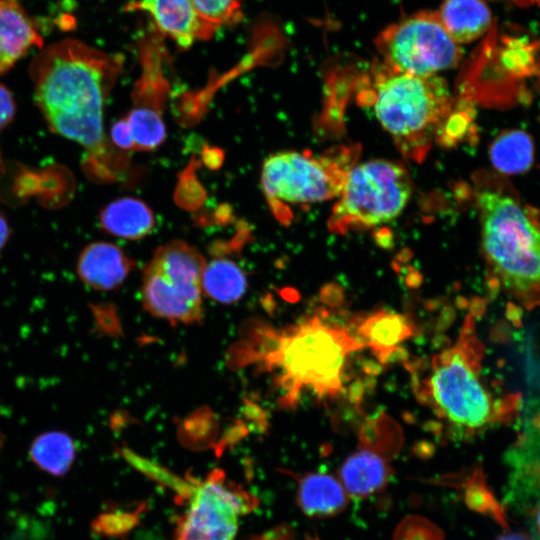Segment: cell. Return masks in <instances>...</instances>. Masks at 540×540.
<instances>
[{
  "label": "cell",
  "instance_id": "obj_1",
  "mask_svg": "<svg viewBox=\"0 0 540 540\" xmlns=\"http://www.w3.org/2000/svg\"><path fill=\"white\" fill-rule=\"evenodd\" d=\"M121 66L119 55L78 39H63L43 48L29 72L36 103L50 128L91 154H104V104Z\"/></svg>",
  "mask_w": 540,
  "mask_h": 540
},
{
  "label": "cell",
  "instance_id": "obj_2",
  "mask_svg": "<svg viewBox=\"0 0 540 540\" xmlns=\"http://www.w3.org/2000/svg\"><path fill=\"white\" fill-rule=\"evenodd\" d=\"M476 204L490 283L522 308L540 307V218L498 176L478 183Z\"/></svg>",
  "mask_w": 540,
  "mask_h": 540
},
{
  "label": "cell",
  "instance_id": "obj_3",
  "mask_svg": "<svg viewBox=\"0 0 540 540\" xmlns=\"http://www.w3.org/2000/svg\"><path fill=\"white\" fill-rule=\"evenodd\" d=\"M269 339L259 357L275 371L287 407L294 406L304 391L319 398L340 394L349 357L364 347L348 329L320 316L272 332Z\"/></svg>",
  "mask_w": 540,
  "mask_h": 540
},
{
  "label": "cell",
  "instance_id": "obj_4",
  "mask_svg": "<svg viewBox=\"0 0 540 540\" xmlns=\"http://www.w3.org/2000/svg\"><path fill=\"white\" fill-rule=\"evenodd\" d=\"M483 347L467 318L451 347L434 355L418 385V395L441 420L472 435L512 417L515 397L497 398L481 373Z\"/></svg>",
  "mask_w": 540,
  "mask_h": 540
},
{
  "label": "cell",
  "instance_id": "obj_5",
  "mask_svg": "<svg viewBox=\"0 0 540 540\" xmlns=\"http://www.w3.org/2000/svg\"><path fill=\"white\" fill-rule=\"evenodd\" d=\"M452 95L438 75L416 76L387 69L375 82L373 109L401 151L424 156L452 120Z\"/></svg>",
  "mask_w": 540,
  "mask_h": 540
},
{
  "label": "cell",
  "instance_id": "obj_6",
  "mask_svg": "<svg viewBox=\"0 0 540 540\" xmlns=\"http://www.w3.org/2000/svg\"><path fill=\"white\" fill-rule=\"evenodd\" d=\"M412 181L397 162L374 159L354 165L329 221L336 232L367 229L397 218L408 204Z\"/></svg>",
  "mask_w": 540,
  "mask_h": 540
},
{
  "label": "cell",
  "instance_id": "obj_7",
  "mask_svg": "<svg viewBox=\"0 0 540 540\" xmlns=\"http://www.w3.org/2000/svg\"><path fill=\"white\" fill-rule=\"evenodd\" d=\"M349 149L314 155L281 151L265 159L261 185L275 213L288 205H305L337 198L352 163Z\"/></svg>",
  "mask_w": 540,
  "mask_h": 540
},
{
  "label": "cell",
  "instance_id": "obj_8",
  "mask_svg": "<svg viewBox=\"0 0 540 540\" xmlns=\"http://www.w3.org/2000/svg\"><path fill=\"white\" fill-rule=\"evenodd\" d=\"M205 264L202 254L183 241L159 247L143 274L145 309L171 323L198 322L202 317Z\"/></svg>",
  "mask_w": 540,
  "mask_h": 540
},
{
  "label": "cell",
  "instance_id": "obj_9",
  "mask_svg": "<svg viewBox=\"0 0 540 540\" xmlns=\"http://www.w3.org/2000/svg\"><path fill=\"white\" fill-rule=\"evenodd\" d=\"M376 43L387 68L416 76L437 75L462 57L436 12H420L390 25Z\"/></svg>",
  "mask_w": 540,
  "mask_h": 540
},
{
  "label": "cell",
  "instance_id": "obj_10",
  "mask_svg": "<svg viewBox=\"0 0 540 540\" xmlns=\"http://www.w3.org/2000/svg\"><path fill=\"white\" fill-rule=\"evenodd\" d=\"M249 495L213 471L190 490L188 506L173 540H235L239 518L251 509Z\"/></svg>",
  "mask_w": 540,
  "mask_h": 540
},
{
  "label": "cell",
  "instance_id": "obj_11",
  "mask_svg": "<svg viewBox=\"0 0 540 540\" xmlns=\"http://www.w3.org/2000/svg\"><path fill=\"white\" fill-rule=\"evenodd\" d=\"M127 9L150 14L159 30L183 49L206 39L190 0H130Z\"/></svg>",
  "mask_w": 540,
  "mask_h": 540
},
{
  "label": "cell",
  "instance_id": "obj_12",
  "mask_svg": "<svg viewBox=\"0 0 540 540\" xmlns=\"http://www.w3.org/2000/svg\"><path fill=\"white\" fill-rule=\"evenodd\" d=\"M133 266L132 260L118 246L108 242L87 245L77 262L80 279L88 286L110 291L120 286Z\"/></svg>",
  "mask_w": 540,
  "mask_h": 540
},
{
  "label": "cell",
  "instance_id": "obj_13",
  "mask_svg": "<svg viewBox=\"0 0 540 540\" xmlns=\"http://www.w3.org/2000/svg\"><path fill=\"white\" fill-rule=\"evenodd\" d=\"M43 38L19 0H0V74L7 72Z\"/></svg>",
  "mask_w": 540,
  "mask_h": 540
},
{
  "label": "cell",
  "instance_id": "obj_14",
  "mask_svg": "<svg viewBox=\"0 0 540 540\" xmlns=\"http://www.w3.org/2000/svg\"><path fill=\"white\" fill-rule=\"evenodd\" d=\"M414 333V325L407 316L378 310L361 319L355 335L381 363H386Z\"/></svg>",
  "mask_w": 540,
  "mask_h": 540
},
{
  "label": "cell",
  "instance_id": "obj_15",
  "mask_svg": "<svg viewBox=\"0 0 540 540\" xmlns=\"http://www.w3.org/2000/svg\"><path fill=\"white\" fill-rule=\"evenodd\" d=\"M339 474L347 494L365 498L384 488L390 469L378 453L360 449L344 461Z\"/></svg>",
  "mask_w": 540,
  "mask_h": 540
},
{
  "label": "cell",
  "instance_id": "obj_16",
  "mask_svg": "<svg viewBox=\"0 0 540 540\" xmlns=\"http://www.w3.org/2000/svg\"><path fill=\"white\" fill-rule=\"evenodd\" d=\"M100 222L110 234L136 240L152 232L155 216L151 208L142 200L122 197L104 207L100 213Z\"/></svg>",
  "mask_w": 540,
  "mask_h": 540
},
{
  "label": "cell",
  "instance_id": "obj_17",
  "mask_svg": "<svg viewBox=\"0 0 540 540\" xmlns=\"http://www.w3.org/2000/svg\"><path fill=\"white\" fill-rule=\"evenodd\" d=\"M347 493L341 482L329 474L303 476L297 490V503L310 517L333 516L347 505Z\"/></svg>",
  "mask_w": 540,
  "mask_h": 540
},
{
  "label": "cell",
  "instance_id": "obj_18",
  "mask_svg": "<svg viewBox=\"0 0 540 540\" xmlns=\"http://www.w3.org/2000/svg\"><path fill=\"white\" fill-rule=\"evenodd\" d=\"M437 14L458 44L479 38L491 24V13L483 0H444Z\"/></svg>",
  "mask_w": 540,
  "mask_h": 540
},
{
  "label": "cell",
  "instance_id": "obj_19",
  "mask_svg": "<svg viewBox=\"0 0 540 540\" xmlns=\"http://www.w3.org/2000/svg\"><path fill=\"white\" fill-rule=\"evenodd\" d=\"M246 288L245 273L234 261L214 258L205 264L202 290L209 298L221 303H233L244 295Z\"/></svg>",
  "mask_w": 540,
  "mask_h": 540
},
{
  "label": "cell",
  "instance_id": "obj_20",
  "mask_svg": "<svg viewBox=\"0 0 540 540\" xmlns=\"http://www.w3.org/2000/svg\"><path fill=\"white\" fill-rule=\"evenodd\" d=\"M490 160L501 174H519L530 169L534 162V144L521 130L500 134L491 144Z\"/></svg>",
  "mask_w": 540,
  "mask_h": 540
},
{
  "label": "cell",
  "instance_id": "obj_21",
  "mask_svg": "<svg viewBox=\"0 0 540 540\" xmlns=\"http://www.w3.org/2000/svg\"><path fill=\"white\" fill-rule=\"evenodd\" d=\"M73 439L63 431H49L38 435L30 447L32 461L53 476L65 475L75 458Z\"/></svg>",
  "mask_w": 540,
  "mask_h": 540
},
{
  "label": "cell",
  "instance_id": "obj_22",
  "mask_svg": "<svg viewBox=\"0 0 540 540\" xmlns=\"http://www.w3.org/2000/svg\"><path fill=\"white\" fill-rule=\"evenodd\" d=\"M135 144V150H153L166 139L162 116L155 109L137 106L126 116Z\"/></svg>",
  "mask_w": 540,
  "mask_h": 540
},
{
  "label": "cell",
  "instance_id": "obj_23",
  "mask_svg": "<svg viewBox=\"0 0 540 540\" xmlns=\"http://www.w3.org/2000/svg\"><path fill=\"white\" fill-rule=\"evenodd\" d=\"M202 25L206 39L226 25L239 22L242 17V0H190Z\"/></svg>",
  "mask_w": 540,
  "mask_h": 540
},
{
  "label": "cell",
  "instance_id": "obj_24",
  "mask_svg": "<svg viewBox=\"0 0 540 540\" xmlns=\"http://www.w3.org/2000/svg\"><path fill=\"white\" fill-rule=\"evenodd\" d=\"M465 501L471 509L488 514L508 529L504 511L486 485L480 470H475L467 481Z\"/></svg>",
  "mask_w": 540,
  "mask_h": 540
},
{
  "label": "cell",
  "instance_id": "obj_25",
  "mask_svg": "<svg viewBox=\"0 0 540 540\" xmlns=\"http://www.w3.org/2000/svg\"><path fill=\"white\" fill-rule=\"evenodd\" d=\"M111 139L121 149L135 150L134 140L126 117L119 119L113 124L111 128Z\"/></svg>",
  "mask_w": 540,
  "mask_h": 540
},
{
  "label": "cell",
  "instance_id": "obj_26",
  "mask_svg": "<svg viewBox=\"0 0 540 540\" xmlns=\"http://www.w3.org/2000/svg\"><path fill=\"white\" fill-rule=\"evenodd\" d=\"M15 102L11 92L0 84V129L11 122L15 115Z\"/></svg>",
  "mask_w": 540,
  "mask_h": 540
},
{
  "label": "cell",
  "instance_id": "obj_27",
  "mask_svg": "<svg viewBox=\"0 0 540 540\" xmlns=\"http://www.w3.org/2000/svg\"><path fill=\"white\" fill-rule=\"evenodd\" d=\"M9 238V226L6 219L0 213V251L4 248Z\"/></svg>",
  "mask_w": 540,
  "mask_h": 540
},
{
  "label": "cell",
  "instance_id": "obj_28",
  "mask_svg": "<svg viewBox=\"0 0 540 540\" xmlns=\"http://www.w3.org/2000/svg\"><path fill=\"white\" fill-rule=\"evenodd\" d=\"M496 540H534L529 534L524 532H512L502 534Z\"/></svg>",
  "mask_w": 540,
  "mask_h": 540
},
{
  "label": "cell",
  "instance_id": "obj_29",
  "mask_svg": "<svg viewBox=\"0 0 540 540\" xmlns=\"http://www.w3.org/2000/svg\"><path fill=\"white\" fill-rule=\"evenodd\" d=\"M534 525L538 540H540V503L534 510Z\"/></svg>",
  "mask_w": 540,
  "mask_h": 540
},
{
  "label": "cell",
  "instance_id": "obj_30",
  "mask_svg": "<svg viewBox=\"0 0 540 540\" xmlns=\"http://www.w3.org/2000/svg\"><path fill=\"white\" fill-rule=\"evenodd\" d=\"M513 4L523 7L540 6V0H509Z\"/></svg>",
  "mask_w": 540,
  "mask_h": 540
}]
</instances>
